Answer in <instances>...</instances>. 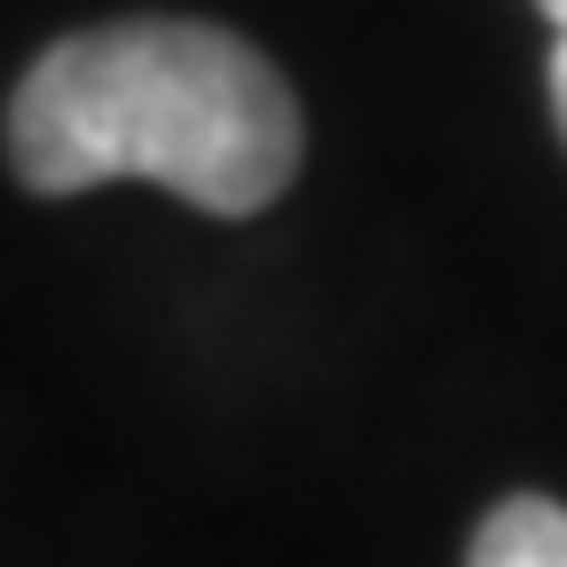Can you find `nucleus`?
I'll list each match as a JSON object with an SVG mask.
<instances>
[{"instance_id":"nucleus-3","label":"nucleus","mask_w":567,"mask_h":567,"mask_svg":"<svg viewBox=\"0 0 567 567\" xmlns=\"http://www.w3.org/2000/svg\"><path fill=\"white\" fill-rule=\"evenodd\" d=\"M536 9L551 17V71H544V80H551V126H559V142H567V0H536Z\"/></svg>"},{"instance_id":"nucleus-1","label":"nucleus","mask_w":567,"mask_h":567,"mask_svg":"<svg viewBox=\"0 0 567 567\" xmlns=\"http://www.w3.org/2000/svg\"><path fill=\"white\" fill-rule=\"evenodd\" d=\"M9 166L40 197L158 182L205 213H260L300 174L284 71L189 17H126L55 40L9 95Z\"/></svg>"},{"instance_id":"nucleus-2","label":"nucleus","mask_w":567,"mask_h":567,"mask_svg":"<svg viewBox=\"0 0 567 567\" xmlns=\"http://www.w3.org/2000/svg\"><path fill=\"white\" fill-rule=\"evenodd\" d=\"M465 567H567V505L559 496H505L473 528Z\"/></svg>"}]
</instances>
